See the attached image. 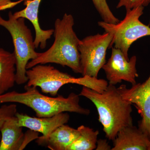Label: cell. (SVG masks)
Masks as SVG:
<instances>
[{
    "label": "cell",
    "instance_id": "cell-1",
    "mask_svg": "<svg viewBox=\"0 0 150 150\" xmlns=\"http://www.w3.org/2000/svg\"><path fill=\"white\" fill-rule=\"evenodd\" d=\"M79 95L90 100L95 105L98 121L108 139L113 141L120 130L133 125L132 104L123 99L115 86L108 84L101 93L83 86Z\"/></svg>",
    "mask_w": 150,
    "mask_h": 150
},
{
    "label": "cell",
    "instance_id": "cell-2",
    "mask_svg": "<svg viewBox=\"0 0 150 150\" xmlns=\"http://www.w3.org/2000/svg\"><path fill=\"white\" fill-rule=\"evenodd\" d=\"M72 15L65 13L55 22L54 43L48 50L39 53L36 59L28 62L27 69L38 64H57L67 67L76 74H82L79 46L80 40L74 30Z\"/></svg>",
    "mask_w": 150,
    "mask_h": 150
},
{
    "label": "cell",
    "instance_id": "cell-3",
    "mask_svg": "<svg viewBox=\"0 0 150 150\" xmlns=\"http://www.w3.org/2000/svg\"><path fill=\"white\" fill-rule=\"evenodd\" d=\"M23 92L12 91L0 95V104L16 103L30 108L36 117H48L64 112L88 115L91 111L79 104L80 96L72 92L67 97L59 95L49 97L40 93L37 87L25 85Z\"/></svg>",
    "mask_w": 150,
    "mask_h": 150
},
{
    "label": "cell",
    "instance_id": "cell-4",
    "mask_svg": "<svg viewBox=\"0 0 150 150\" xmlns=\"http://www.w3.org/2000/svg\"><path fill=\"white\" fill-rule=\"evenodd\" d=\"M0 26L8 31L13 42L16 61V83L19 85L27 83L28 64L36 59L39 54L35 51L31 30L25 24V18H16L11 11L9 12L8 20L3 18L0 13Z\"/></svg>",
    "mask_w": 150,
    "mask_h": 150
},
{
    "label": "cell",
    "instance_id": "cell-5",
    "mask_svg": "<svg viewBox=\"0 0 150 150\" xmlns=\"http://www.w3.org/2000/svg\"><path fill=\"white\" fill-rule=\"evenodd\" d=\"M144 8L141 6L127 10L125 18L116 24L103 21L98 22L100 27L112 35L110 48L113 46L120 49L128 60V52L131 45L139 38L150 35V27L139 19L144 13Z\"/></svg>",
    "mask_w": 150,
    "mask_h": 150
},
{
    "label": "cell",
    "instance_id": "cell-6",
    "mask_svg": "<svg viewBox=\"0 0 150 150\" xmlns=\"http://www.w3.org/2000/svg\"><path fill=\"white\" fill-rule=\"evenodd\" d=\"M28 81L26 85L40 87L43 93L55 96L63 86L68 84H76L91 89L95 86L92 77L83 76L75 78L63 72L50 65L38 64L26 71Z\"/></svg>",
    "mask_w": 150,
    "mask_h": 150
},
{
    "label": "cell",
    "instance_id": "cell-7",
    "mask_svg": "<svg viewBox=\"0 0 150 150\" xmlns=\"http://www.w3.org/2000/svg\"><path fill=\"white\" fill-rule=\"evenodd\" d=\"M112 40V35L105 32L80 40L79 50L83 76L98 78L100 70L106 63V52Z\"/></svg>",
    "mask_w": 150,
    "mask_h": 150
},
{
    "label": "cell",
    "instance_id": "cell-8",
    "mask_svg": "<svg viewBox=\"0 0 150 150\" xmlns=\"http://www.w3.org/2000/svg\"><path fill=\"white\" fill-rule=\"evenodd\" d=\"M137 62V56H132L128 60L120 49L112 47L111 56L102 67L108 84L115 86L124 81L132 85L136 84V78L139 76Z\"/></svg>",
    "mask_w": 150,
    "mask_h": 150
},
{
    "label": "cell",
    "instance_id": "cell-9",
    "mask_svg": "<svg viewBox=\"0 0 150 150\" xmlns=\"http://www.w3.org/2000/svg\"><path fill=\"white\" fill-rule=\"evenodd\" d=\"M117 88L123 99L135 104L142 118L139 129L150 140V75L142 83H137L129 88L122 85Z\"/></svg>",
    "mask_w": 150,
    "mask_h": 150
},
{
    "label": "cell",
    "instance_id": "cell-10",
    "mask_svg": "<svg viewBox=\"0 0 150 150\" xmlns=\"http://www.w3.org/2000/svg\"><path fill=\"white\" fill-rule=\"evenodd\" d=\"M15 115L7 119L0 129V150L24 149L30 142L36 139L38 132L30 130L24 133Z\"/></svg>",
    "mask_w": 150,
    "mask_h": 150
},
{
    "label": "cell",
    "instance_id": "cell-11",
    "mask_svg": "<svg viewBox=\"0 0 150 150\" xmlns=\"http://www.w3.org/2000/svg\"><path fill=\"white\" fill-rule=\"evenodd\" d=\"M15 116L20 126L41 133L44 137L48 136L59 126L67 124L70 119L69 115L65 112L48 117H31L17 112Z\"/></svg>",
    "mask_w": 150,
    "mask_h": 150
},
{
    "label": "cell",
    "instance_id": "cell-12",
    "mask_svg": "<svg viewBox=\"0 0 150 150\" xmlns=\"http://www.w3.org/2000/svg\"><path fill=\"white\" fill-rule=\"evenodd\" d=\"M42 0H24L25 8L21 11L13 13L16 18H23L29 20L32 23L35 31L34 40L35 48L40 47L41 49L46 48L47 40L51 38L54 33V29L44 30L40 27L38 20V12Z\"/></svg>",
    "mask_w": 150,
    "mask_h": 150
},
{
    "label": "cell",
    "instance_id": "cell-13",
    "mask_svg": "<svg viewBox=\"0 0 150 150\" xmlns=\"http://www.w3.org/2000/svg\"><path fill=\"white\" fill-rule=\"evenodd\" d=\"M112 142L111 150H150V140L134 125L120 130Z\"/></svg>",
    "mask_w": 150,
    "mask_h": 150
},
{
    "label": "cell",
    "instance_id": "cell-14",
    "mask_svg": "<svg viewBox=\"0 0 150 150\" xmlns=\"http://www.w3.org/2000/svg\"><path fill=\"white\" fill-rule=\"evenodd\" d=\"M80 135L79 129L66 124L59 126L47 137H38L36 143L38 146L51 150H67L68 147Z\"/></svg>",
    "mask_w": 150,
    "mask_h": 150
},
{
    "label": "cell",
    "instance_id": "cell-15",
    "mask_svg": "<svg viewBox=\"0 0 150 150\" xmlns=\"http://www.w3.org/2000/svg\"><path fill=\"white\" fill-rule=\"evenodd\" d=\"M16 61L14 53L0 48V89L6 92L16 83Z\"/></svg>",
    "mask_w": 150,
    "mask_h": 150
},
{
    "label": "cell",
    "instance_id": "cell-16",
    "mask_svg": "<svg viewBox=\"0 0 150 150\" xmlns=\"http://www.w3.org/2000/svg\"><path fill=\"white\" fill-rule=\"evenodd\" d=\"M78 129L79 131V136L68 147L67 150L96 149L99 131H94L84 125L79 126Z\"/></svg>",
    "mask_w": 150,
    "mask_h": 150
},
{
    "label": "cell",
    "instance_id": "cell-17",
    "mask_svg": "<svg viewBox=\"0 0 150 150\" xmlns=\"http://www.w3.org/2000/svg\"><path fill=\"white\" fill-rule=\"evenodd\" d=\"M103 21L107 23L116 24L120 21L114 15L108 4L107 0H92Z\"/></svg>",
    "mask_w": 150,
    "mask_h": 150
},
{
    "label": "cell",
    "instance_id": "cell-18",
    "mask_svg": "<svg viewBox=\"0 0 150 150\" xmlns=\"http://www.w3.org/2000/svg\"><path fill=\"white\" fill-rule=\"evenodd\" d=\"M17 112V105L14 104L4 105L0 107V129L4 121L15 115Z\"/></svg>",
    "mask_w": 150,
    "mask_h": 150
},
{
    "label": "cell",
    "instance_id": "cell-19",
    "mask_svg": "<svg viewBox=\"0 0 150 150\" xmlns=\"http://www.w3.org/2000/svg\"><path fill=\"white\" fill-rule=\"evenodd\" d=\"M150 4V0H119L116 8H125L126 10L137 7L147 6Z\"/></svg>",
    "mask_w": 150,
    "mask_h": 150
},
{
    "label": "cell",
    "instance_id": "cell-20",
    "mask_svg": "<svg viewBox=\"0 0 150 150\" xmlns=\"http://www.w3.org/2000/svg\"><path fill=\"white\" fill-rule=\"evenodd\" d=\"M23 0L17 2H12L11 0H0V11L12 8L19 3L21 2Z\"/></svg>",
    "mask_w": 150,
    "mask_h": 150
},
{
    "label": "cell",
    "instance_id": "cell-21",
    "mask_svg": "<svg viewBox=\"0 0 150 150\" xmlns=\"http://www.w3.org/2000/svg\"><path fill=\"white\" fill-rule=\"evenodd\" d=\"M96 150H111V146L108 143L106 139H99L97 142Z\"/></svg>",
    "mask_w": 150,
    "mask_h": 150
},
{
    "label": "cell",
    "instance_id": "cell-22",
    "mask_svg": "<svg viewBox=\"0 0 150 150\" xmlns=\"http://www.w3.org/2000/svg\"><path fill=\"white\" fill-rule=\"evenodd\" d=\"M5 93L4 91H3V90H2L1 89H0V95L2 94H3V93Z\"/></svg>",
    "mask_w": 150,
    "mask_h": 150
},
{
    "label": "cell",
    "instance_id": "cell-23",
    "mask_svg": "<svg viewBox=\"0 0 150 150\" xmlns=\"http://www.w3.org/2000/svg\"><path fill=\"white\" fill-rule=\"evenodd\" d=\"M0 140H1V134H0Z\"/></svg>",
    "mask_w": 150,
    "mask_h": 150
}]
</instances>
